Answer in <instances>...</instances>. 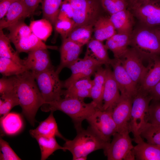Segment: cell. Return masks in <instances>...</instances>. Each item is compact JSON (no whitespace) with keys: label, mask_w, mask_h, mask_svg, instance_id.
<instances>
[{"label":"cell","mask_w":160,"mask_h":160,"mask_svg":"<svg viewBox=\"0 0 160 160\" xmlns=\"http://www.w3.org/2000/svg\"><path fill=\"white\" fill-rule=\"evenodd\" d=\"M7 28L9 31L7 36L10 41L32 33L29 26L23 20L16 23Z\"/></svg>","instance_id":"obj_39"},{"label":"cell","mask_w":160,"mask_h":160,"mask_svg":"<svg viewBox=\"0 0 160 160\" xmlns=\"http://www.w3.org/2000/svg\"><path fill=\"white\" fill-rule=\"evenodd\" d=\"M56 31L61 36L63 39H66L74 28L75 23L72 19H57L55 25Z\"/></svg>","instance_id":"obj_40"},{"label":"cell","mask_w":160,"mask_h":160,"mask_svg":"<svg viewBox=\"0 0 160 160\" xmlns=\"http://www.w3.org/2000/svg\"><path fill=\"white\" fill-rule=\"evenodd\" d=\"M103 65V63L86 52L83 58H79L69 68L71 74L63 82V88L66 89L79 80L90 77Z\"/></svg>","instance_id":"obj_10"},{"label":"cell","mask_w":160,"mask_h":160,"mask_svg":"<svg viewBox=\"0 0 160 160\" xmlns=\"http://www.w3.org/2000/svg\"><path fill=\"white\" fill-rule=\"evenodd\" d=\"M63 0H42V9L44 18L55 26L57 20L60 8Z\"/></svg>","instance_id":"obj_34"},{"label":"cell","mask_w":160,"mask_h":160,"mask_svg":"<svg viewBox=\"0 0 160 160\" xmlns=\"http://www.w3.org/2000/svg\"><path fill=\"white\" fill-rule=\"evenodd\" d=\"M14 77L16 92L22 113L34 126L37 112L45 101L31 71L27 70Z\"/></svg>","instance_id":"obj_1"},{"label":"cell","mask_w":160,"mask_h":160,"mask_svg":"<svg viewBox=\"0 0 160 160\" xmlns=\"http://www.w3.org/2000/svg\"><path fill=\"white\" fill-rule=\"evenodd\" d=\"M73 10L72 19L75 28L94 24L103 9L99 0H68Z\"/></svg>","instance_id":"obj_7"},{"label":"cell","mask_w":160,"mask_h":160,"mask_svg":"<svg viewBox=\"0 0 160 160\" xmlns=\"http://www.w3.org/2000/svg\"><path fill=\"white\" fill-rule=\"evenodd\" d=\"M149 94L152 98V100L160 101V81L152 89Z\"/></svg>","instance_id":"obj_47"},{"label":"cell","mask_w":160,"mask_h":160,"mask_svg":"<svg viewBox=\"0 0 160 160\" xmlns=\"http://www.w3.org/2000/svg\"><path fill=\"white\" fill-rule=\"evenodd\" d=\"M106 76L103 94V110L112 111L121 97L120 90L109 66H106Z\"/></svg>","instance_id":"obj_16"},{"label":"cell","mask_w":160,"mask_h":160,"mask_svg":"<svg viewBox=\"0 0 160 160\" xmlns=\"http://www.w3.org/2000/svg\"><path fill=\"white\" fill-rule=\"evenodd\" d=\"M42 0H23L26 5L30 15L34 12Z\"/></svg>","instance_id":"obj_45"},{"label":"cell","mask_w":160,"mask_h":160,"mask_svg":"<svg viewBox=\"0 0 160 160\" xmlns=\"http://www.w3.org/2000/svg\"><path fill=\"white\" fill-rule=\"evenodd\" d=\"M29 26L32 32L42 41H46L52 31V24L45 18L32 21Z\"/></svg>","instance_id":"obj_33"},{"label":"cell","mask_w":160,"mask_h":160,"mask_svg":"<svg viewBox=\"0 0 160 160\" xmlns=\"http://www.w3.org/2000/svg\"><path fill=\"white\" fill-rule=\"evenodd\" d=\"M23 64L33 73L42 72L54 67L47 49H41L31 51L23 60Z\"/></svg>","instance_id":"obj_15"},{"label":"cell","mask_w":160,"mask_h":160,"mask_svg":"<svg viewBox=\"0 0 160 160\" xmlns=\"http://www.w3.org/2000/svg\"><path fill=\"white\" fill-rule=\"evenodd\" d=\"M119 59L129 76L139 87L148 71V65L147 67L145 66L143 60L132 47L128 48Z\"/></svg>","instance_id":"obj_11"},{"label":"cell","mask_w":160,"mask_h":160,"mask_svg":"<svg viewBox=\"0 0 160 160\" xmlns=\"http://www.w3.org/2000/svg\"><path fill=\"white\" fill-rule=\"evenodd\" d=\"M94 25H84L74 28L67 38L83 47L92 39Z\"/></svg>","instance_id":"obj_31"},{"label":"cell","mask_w":160,"mask_h":160,"mask_svg":"<svg viewBox=\"0 0 160 160\" xmlns=\"http://www.w3.org/2000/svg\"><path fill=\"white\" fill-rule=\"evenodd\" d=\"M148 61V71L138 90L149 93L160 81V55L153 56Z\"/></svg>","instance_id":"obj_19"},{"label":"cell","mask_w":160,"mask_h":160,"mask_svg":"<svg viewBox=\"0 0 160 160\" xmlns=\"http://www.w3.org/2000/svg\"><path fill=\"white\" fill-rule=\"evenodd\" d=\"M129 45L143 60L148 61L153 56L160 55V39L153 28L146 27L133 31Z\"/></svg>","instance_id":"obj_5"},{"label":"cell","mask_w":160,"mask_h":160,"mask_svg":"<svg viewBox=\"0 0 160 160\" xmlns=\"http://www.w3.org/2000/svg\"><path fill=\"white\" fill-rule=\"evenodd\" d=\"M106 68L99 67L94 74L93 85L90 91V97L97 108L103 110V94L105 86Z\"/></svg>","instance_id":"obj_23"},{"label":"cell","mask_w":160,"mask_h":160,"mask_svg":"<svg viewBox=\"0 0 160 160\" xmlns=\"http://www.w3.org/2000/svg\"><path fill=\"white\" fill-rule=\"evenodd\" d=\"M133 99L121 95L118 103L112 111V116L116 123L117 132H129L130 121Z\"/></svg>","instance_id":"obj_14"},{"label":"cell","mask_w":160,"mask_h":160,"mask_svg":"<svg viewBox=\"0 0 160 160\" xmlns=\"http://www.w3.org/2000/svg\"><path fill=\"white\" fill-rule=\"evenodd\" d=\"M155 1L159 2L160 3V0H153Z\"/></svg>","instance_id":"obj_50"},{"label":"cell","mask_w":160,"mask_h":160,"mask_svg":"<svg viewBox=\"0 0 160 160\" xmlns=\"http://www.w3.org/2000/svg\"><path fill=\"white\" fill-rule=\"evenodd\" d=\"M0 148V160H21L12 148L8 143L1 137Z\"/></svg>","instance_id":"obj_41"},{"label":"cell","mask_w":160,"mask_h":160,"mask_svg":"<svg viewBox=\"0 0 160 160\" xmlns=\"http://www.w3.org/2000/svg\"><path fill=\"white\" fill-rule=\"evenodd\" d=\"M89 127L102 140L110 142L111 138L117 132L112 111L98 109L87 119Z\"/></svg>","instance_id":"obj_9"},{"label":"cell","mask_w":160,"mask_h":160,"mask_svg":"<svg viewBox=\"0 0 160 160\" xmlns=\"http://www.w3.org/2000/svg\"><path fill=\"white\" fill-rule=\"evenodd\" d=\"M33 74L45 103L54 101L61 97L63 82L60 80L59 74L54 67Z\"/></svg>","instance_id":"obj_6"},{"label":"cell","mask_w":160,"mask_h":160,"mask_svg":"<svg viewBox=\"0 0 160 160\" xmlns=\"http://www.w3.org/2000/svg\"><path fill=\"white\" fill-rule=\"evenodd\" d=\"M82 47L68 38L63 39L60 49V63L56 70L58 74L64 68H69L79 58Z\"/></svg>","instance_id":"obj_17"},{"label":"cell","mask_w":160,"mask_h":160,"mask_svg":"<svg viewBox=\"0 0 160 160\" xmlns=\"http://www.w3.org/2000/svg\"><path fill=\"white\" fill-rule=\"evenodd\" d=\"M11 42L14 44L19 53L23 52L28 53L39 49H56L57 48L55 46L47 45L32 33L13 40Z\"/></svg>","instance_id":"obj_20"},{"label":"cell","mask_w":160,"mask_h":160,"mask_svg":"<svg viewBox=\"0 0 160 160\" xmlns=\"http://www.w3.org/2000/svg\"><path fill=\"white\" fill-rule=\"evenodd\" d=\"M98 109L92 101L86 103L84 100L66 97L45 103L41 107L44 112L59 110L65 113L72 119L76 130L82 128V121Z\"/></svg>","instance_id":"obj_2"},{"label":"cell","mask_w":160,"mask_h":160,"mask_svg":"<svg viewBox=\"0 0 160 160\" xmlns=\"http://www.w3.org/2000/svg\"><path fill=\"white\" fill-rule=\"evenodd\" d=\"M30 16L23 0H17L9 8L0 20V29L7 28Z\"/></svg>","instance_id":"obj_18"},{"label":"cell","mask_w":160,"mask_h":160,"mask_svg":"<svg viewBox=\"0 0 160 160\" xmlns=\"http://www.w3.org/2000/svg\"><path fill=\"white\" fill-rule=\"evenodd\" d=\"M10 42L7 36L4 34L2 30L0 29V57L9 58L24 65L23 60L20 58L19 53L13 49Z\"/></svg>","instance_id":"obj_32"},{"label":"cell","mask_w":160,"mask_h":160,"mask_svg":"<svg viewBox=\"0 0 160 160\" xmlns=\"http://www.w3.org/2000/svg\"><path fill=\"white\" fill-rule=\"evenodd\" d=\"M135 15L146 27H160V3L153 0L132 5Z\"/></svg>","instance_id":"obj_13"},{"label":"cell","mask_w":160,"mask_h":160,"mask_svg":"<svg viewBox=\"0 0 160 160\" xmlns=\"http://www.w3.org/2000/svg\"><path fill=\"white\" fill-rule=\"evenodd\" d=\"M27 70L24 65L9 58L0 57V72L3 76L17 75Z\"/></svg>","instance_id":"obj_35"},{"label":"cell","mask_w":160,"mask_h":160,"mask_svg":"<svg viewBox=\"0 0 160 160\" xmlns=\"http://www.w3.org/2000/svg\"><path fill=\"white\" fill-rule=\"evenodd\" d=\"M140 136L148 143L160 145V126L147 123L141 130Z\"/></svg>","instance_id":"obj_37"},{"label":"cell","mask_w":160,"mask_h":160,"mask_svg":"<svg viewBox=\"0 0 160 160\" xmlns=\"http://www.w3.org/2000/svg\"><path fill=\"white\" fill-rule=\"evenodd\" d=\"M87 44L86 53L103 63L106 66L110 65L111 59L109 58L108 49L102 41L93 38Z\"/></svg>","instance_id":"obj_29"},{"label":"cell","mask_w":160,"mask_h":160,"mask_svg":"<svg viewBox=\"0 0 160 160\" xmlns=\"http://www.w3.org/2000/svg\"><path fill=\"white\" fill-rule=\"evenodd\" d=\"M53 112L51 111L49 116L45 120L41 121L35 129H31L29 133L34 137L36 136L57 137L64 140L66 139L60 132Z\"/></svg>","instance_id":"obj_22"},{"label":"cell","mask_w":160,"mask_h":160,"mask_svg":"<svg viewBox=\"0 0 160 160\" xmlns=\"http://www.w3.org/2000/svg\"><path fill=\"white\" fill-rule=\"evenodd\" d=\"M76 130L77 134L75 138L66 140L63 146L66 151L71 153L73 160L81 157H87L96 150H104L109 143L102 140L89 127L86 129L82 127Z\"/></svg>","instance_id":"obj_3"},{"label":"cell","mask_w":160,"mask_h":160,"mask_svg":"<svg viewBox=\"0 0 160 160\" xmlns=\"http://www.w3.org/2000/svg\"><path fill=\"white\" fill-rule=\"evenodd\" d=\"M151 0H135L132 5L134 4H140L148 2Z\"/></svg>","instance_id":"obj_48"},{"label":"cell","mask_w":160,"mask_h":160,"mask_svg":"<svg viewBox=\"0 0 160 160\" xmlns=\"http://www.w3.org/2000/svg\"><path fill=\"white\" fill-rule=\"evenodd\" d=\"M118 85L121 95L132 99L137 93L139 87L128 74L119 59H111L110 65Z\"/></svg>","instance_id":"obj_12"},{"label":"cell","mask_w":160,"mask_h":160,"mask_svg":"<svg viewBox=\"0 0 160 160\" xmlns=\"http://www.w3.org/2000/svg\"><path fill=\"white\" fill-rule=\"evenodd\" d=\"M110 18L117 33L131 34L134 22L131 12L127 9L111 15Z\"/></svg>","instance_id":"obj_24"},{"label":"cell","mask_w":160,"mask_h":160,"mask_svg":"<svg viewBox=\"0 0 160 160\" xmlns=\"http://www.w3.org/2000/svg\"><path fill=\"white\" fill-rule=\"evenodd\" d=\"M16 91L15 81L14 76H3L0 79V95L10 93Z\"/></svg>","instance_id":"obj_43"},{"label":"cell","mask_w":160,"mask_h":160,"mask_svg":"<svg viewBox=\"0 0 160 160\" xmlns=\"http://www.w3.org/2000/svg\"><path fill=\"white\" fill-rule=\"evenodd\" d=\"M129 132H116L113 136L111 142L104 150L108 160H134V146L129 135Z\"/></svg>","instance_id":"obj_8"},{"label":"cell","mask_w":160,"mask_h":160,"mask_svg":"<svg viewBox=\"0 0 160 160\" xmlns=\"http://www.w3.org/2000/svg\"><path fill=\"white\" fill-rule=\"evenodd\" d=\"M17 0H0V19L2 18L6 13L9 8Z\"/></svg>","instance_id":"obj_46"},{"label":"cell","mask_w":160,"mask_h":160,"mask_svg":"<svg viewBox=\"0 0 160 160\" xmlns=\"http://www.w3.org/2000/svg\"><path fill=\"white\" fill-rule=\"evenodd\" d=\"M135 0H130L131 3L132 4L135 1Z\"/></svg>","instance_id":"obj_51"},{"label":"cell","mask_w":160,"mask_h":160,"mask_svg":"<svg viewBox=\"0 0 160 160\" xmlns=\"http://www.w3.org/2000/svg\"><path fill=\"white\" fill-rule=\"evenodd\" d=\"M103 9L110 15L127 9V0H99Z\"/></svg>","instance_id":"obj_38"},{"label":"cell","mask_w":160,"mask_h":160,"mask_svg":"<svg viewBox=\"0 0 160 160\" xmlns=\"http://www.w3.org/2000/svg\"><path fill=\"white\" fill-rule=\"evenodd\" d=\"M152 101L149 106L148 123L160 126V102Z\"/></svg>","instance_id":"obj_42"},{"label":"cell","mask_w":160,"mask_h":160,"mask_svg":"<svg viewBox=\"0 0 160 160\" xmlns=\"http://www.w3.org/2000/svg\"><path fill=\"white\" fill-rule=\"evenodd\" d=\"M93 85V80L90 77L79 80L65 90H63L62 95L64 97H71L84 100L90 97V91Z\"/></svg>","instance_id":"obj_21"},{"label":"cell","mask_w":160,"mask_h":160,"mask_svg":"<svg viewBox=\"0 0 160 160\" xmlns=\"http://www.w3.org/2000/svg\"><path fill=\"white\" fill-rule=\"evenodd\" d=\"M93 32V38L102 42L117 33L110 17L101 16L94 24Z\"/></svg>","instance_id":"obj_27"},{"label":"cell","mask_w":160,"mask_h":160,"mask_svg":"<svg viewBox=\"0 0 160 160\" xmlns=\"http://www.w3.org/2000/svg\"><path fill=\"white\" fill-rule=\"evenodd\" d=\"M55 137L36 136L35 138L39 145L41 151V160H45L54 152L58 150L66 151L63 146H60L57 142Z\"/></svg>","instance_id":"obj_30"},{"label":"cell","mask_w":160,"mask_h":160,"mask_svg":"<svg viewBox=\"0 0 160 160\" xmlns=\"http://www.w3.org/2000/svg\"><path fill=\"white\" fill-rule=\"evenodd\" d=\"M133 152L136 160H160V145L143 140L134 146Z\"/></svg>","instance_id":"obj_26"},{"label":"cell","mask_w":160,"mask_h":160,"mask_svg":"<svg viewBox=\"0 0 160 160\" xmlns=\"http://www.w3.org/2000/svg\"><path fill=\"white\" fill-rule=\"evenodd\" d=\"M20 105L16 91L1 96L0 99V119L4 117L14 107Z\"/></svg>","instance_id":"obj_36"},{"label":"cell","mask_w":160,"mask_h":160,"mask_svg":"<svg viewBox=\"0 0 160 160\" xmlns=\"http://www.w3.org/2000/svg\"><path fill=\"white\" fill-rule=\"evenodd\" d=\"M156 33L160 39V27L158 28H153Z\"/></svg>","instance_id":"obj_49"},{"label":"cell","mask_w":160,"mask_h":160,"mask_svg":"<svg viewBox=\"0 0 160 160\" xmlns=\"http://www.w3.org/2000/svg\"><path fill=\"white\" fill-rule=\"evenodd\" d=\"M131 34L117 33L106 40L105 47L112 52L115 58L120 59L127 51L130 44Z\"/></svg>","instance_id":"obj_25"},{"label":"cell","mask_w":160,"mask_h":160,"mask_svg":"<svg viewBox=\"0 0 160 160\" xmlns=\"http://www.w3.org/2000/svg\"><path fill=\"white\" fill-rule=\"evenodd\" d=\"M152 100L149 93L139 90L133 99L129 127V131L133 133L134 140L137 143L143 140L140 132L143 127L148 123L149 106Z\"/></svg>","instance_id":"obj_4"},{"label":"cell","mask_w":160,"mask_h":160,"mask_svg":"<svg viewBox=\"0 0 160 160\" xmlns=\"http://www.w3.org/2000/svg\"><path fill=\"white\" fill-rule=\"evenodd\" d=\"M73 15V9L70 2L68 0L63 1L60 8L57 19H72Z\"/></svg>","instance_id":"obj_44"},{"label":"cell","mask_w":160,"mask_h":160,"mask_svg":"<svg viewBox=\"0 0 160 160\" xmlns=\"http://www.w3.org/2000/svg\"><path fill=\"white\" fill-rule=\"evenodd\" d=\"M0 126L3 133L8 135H15L22 129L23 123L21 115L15 112H9L0 119Z\"/></svg>","instance_id":"obj_28"}]
</instances>
